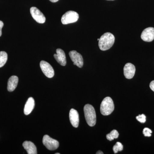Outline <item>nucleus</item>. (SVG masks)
Masks as SVG:
<instances>
[{
  "mask_svg": "<svg viewBox=\"0 0 154 154\" xmlns=\"http://www.w3.org/2000/svg\"><path fill=\"white\" fill-rule=\"evenodd\" d=\"M114 42L115 37L113 34L109 32L104 33L99 38V48L102 51L107 50L113 46Z\"/></svg>",
  "mask_w": 154,
  "mask_h": 154,
  "instance_id": "f257e3e1",
  "label": "nucleus"
},
{
  "mask_svg": "<svg viewBox=\"0 0 154 154\" xmlns=\"http://www.w3.org/2000/svg\"><path fill=\"white\" fill-rule=\"evenodd\" d=\"M84 110L87 123L89 126H94L96 121V111L94 107L90 104H87L84 107Z\"/></svg>",
  "mask_w": 154,
  "mask_h": 154,
  "instance_id": "f03ea898",
  "label": "nucleus"
},
{
  "mask_svg": "<svg viewBox=\"0 0 154 154\" xmlns=\"http://www.w3.org/2000/svg\"><path fill=\"white\" fill-rule=\"evenodd\" d=\"M114 109V103L112 99L110 97H105L102 101L100 106V111L102 115H110Z\"/></svg>",
  "mask_w": 154,
  "mask_h": 154,
  "instance_id": "7ed1b4c3",
  "label": "nucleus"
},
{
  "mask_svg": "<svg viewBox=\"0 0 154 154\" xmlns=\"http://www.w3.org/2000/svg\"><path fill=\"white\" fill-rule=\"evenodd\" d=\"M79 19V15L74 11H69L66 12L61 18V22L63 25L70 24L76 22Z\"/></svg>",
  "mask_w": 154,
  "mask_h": 154,
  "instance_id": "20e7f679",
  "label": "nucleus"
},
{
  "mask_svg": "<svg viewBox=\"0 0 154 154\" xmlns=\"http://www.w3.org/2000/svg\"><path fill=\"white\" fill-rule=\"evenodd\" d=\"M42 143L44 145L50 150H54L59 146V142L50 137L48 135H45L43 137Z\"/></svg>",
  "mask_w": 154,
  "mask_h": 154,
  "instance_id": "39448f33",
  "label": "nucleus"
},
{
  "mask_svg": "<svg viewBox=\"0 0 154 154\" xmlns=\"http://www.w3.org/2000/svg\"><path fill=\"white\" fill-rule=\"evenodd\" d=\"M30 13L33 19L40 24H43L45 22V17L44 14L36 7H32L30 9Z\"/></svg>",
  "mask_w": 154,
  "mask_h": 154,
  "instance_id": "423d86ee",
  "label": "nucleus"
},
{
  "mask_svg": "<svg viewBox=\"0 0 154 154\" xmlns=\"http://www.w3.org/2000/svg\"><path fill=\"white\" fill-rule=\"evenodd\" d=\"M40 66L44 75L48 78H52L54 75V71L51 66L45 61L40 62Z\"/></svg>",
  "mask_w": 154,
  "mask_h": 154,
  "instance_id": "0eeeda50",
  "label": "nucleus"
},
{
  "mask_svg": "<svg viewBox=\"0 0 154 154\" xmlns=\"http://www.w3.org/2000/svg\"><path fill=\"white\" fill-rule=\"evenodd\" d=\"M69 55L74 65L77 66L79 68H82L84 65V61L82 56L76 51H72L69 53Z\"/></svg>",
  "mask_w": 154,
  "mask_h": 154,
  "instance_id": "6e6552de",
  "label": "nucleus"
},
{
  "mask_svg": "<svg viewBox=\"0 0 154 154\" xmlns=\"http://www.w3.org/2000/svg\"><path fill=\"white\" fill-rule=\"evenodd\" d=\"M141 38L147 42L152 41L154 39V28L149 27L146 28L142 33Z\"/></svg>",
  "mask_w": 154,
  "mask_h": 154,
  "instance_id": "1a4fd4ad",
  "label": "nucleus"
},
{
  "mask_svg": "<svg viewBox=\"0 0 154 154\" xmlns=\"http://www.w3.org/2000/svg\"><path fill=\"white\" fill-rule=\"evenodd\" d=\"M135 67L131 63H127L124 67V75L127 79H130L134 76L135 73Z\"/></svg>",
  "mask_w": 154,
  "mask_h": 154,
  "instance_id": "9d476101",
  "label": "nucleus"
},
{
  "mask_svg": "<svg viewBox=\"0 0 154 154\" xmlns=\"http://www.w3.org/2000/svg\"><path fill=\"white\" fill-rule=\"evenodd\" d=\"M56 54L54 55L56 60L61 65L65 66L66 64V60L64 51L60 48H58L56 50Z\"/></svg>",
  "mask_w": 154,
  "mask_h": 154,
  "instance_id": "9b49d317",
  "label": "nucleus"
},
{
  "mask_svg": "<svg viewBox=\"0 0 154 154\" xmlns=\"http://www.w3.org/2000/svg\"><path fill=\"white\" fill-rule=\"evenodd\" d=\"M69 117L72 125L75 128L78 127L79 122V118L78 111L74 109H71L70 110Z\"/></svg>",
  "mask_w": 154,
  "mask_h": 154,
  "instance_id": "f8f14e48",
  "label": "nucleus"
},
{
  "mask_svg": "<svg viewBox=\"0 0 154 154\" xmlns=\"http://www.w3.org/2000/svg\"><path fill=\"white\" fill-rule=\"evenodd\" d=\"M23 147L26 150L28 154H37L36 146L31 141H25L23 143Z\"/></svg>",
  "mask_w": 154,
  "mask_h": 154,
  "instance_id": "ddd939ff",
  "label": "nucleus"
},
{
  "mask_svg": "<svg viewBox=\"0 0 154 154\" xmlns=\"http://www.w3.org/2000/svg\"><path fill=\"white\" fill-rule=\"evenodd\" d=\"M34 106H35V101L34 99L32 97L28 98L24 107V111L25 115H28L30 114L33 110Z\"/></svg>",
  "mask_w": 154,
  "mask_h": 154,
  "instance_id": "4468645a",
  "label": "nucleus"
},
{
  "mask_svg": "<svg viewBox=\"0 0 154 154\" xmlns=\"http://www.w3.org/2000/svg\"><path fill=\"white\" fill-rule=\"evenodd\" d=\"M19 79L17 76L10 77L8 81V90L9 92H13L16 89L18 85Z\"/></svg>",
  "mask_w": 154,
  "mask_h": 154,
  "instance_id": "2eb2a0df",
  "label": "nucleus"
},
{
  "mask_svg": "<svg viewBox=\"0 0 154 154\" xmlns=\"http://www.w3.org/2000/svg\"><path fill=\"white\" fill-rule=\"evenodd\" d=\"M8 60V54L5 51H0V68L5 64Z\"/></svg>",
  "mask_w": 154,
  "mask_h": 154,
  "instance_id": "dca6fc26",
  "label": "nucleus"
},
{
  "mask_svg": "<svg viewBox=\"0 0 154 154\" xmlns=\"http://www.w3.org/2000/svg\"><path fill=\"white\" fill-rule=\"evenodd\" d=\"M119 136V134L116 130H113L110 133L106 135V138L108 140L112 141L114 139L117 138Z\"/></svg>",
  "mask_w": 154,
  "mask_h": 154,
  "instance_id": "f3484780",
  "label": "nucleus"
},
{
  "mask_svg": "<svg viewBox=\"0 0 154 154\" xmlns=\"http://www.w3.org/2000/svg\"><path fill=\"white\" fill-rule=\"evenodd\" d=\"M113 151L114 153L116 154L119 151H122L123 149V146L122 144L120 142L116 143V144L113 146Z\"/></svg>",
  "mask_w": 154,
  "mask_h": 154,
  "instance_id": "a211bd4d",
  "label": "nucleus"
},
{
  "mask_svg": "<svg viewBox=\"0 0 154 154\" xmlns=\"http://www.w3.org/2000/svg\"><path fill=\"white\" fill-rule=\"evenodd\" d=\"M136 119L141 123H144L146 121V116L143 114H142V115H139L138 116H137Z\"/></svg>",
  "mask_w": 154,
  "mask_h": 154,
  "instance_id": "6ab92c4d",
  "label": "nucleus"
},
{
  "mask_svg": "<svg viewBox=\"0 0 154 154\" xmlns=\"http://www.w3.org/2000/svg\"><path fill=\"white\" fill-rule=\"evenodd\" d=\"M152 133V130L150 129L149 128H144L143 134L145 136L149 137L151 136Z\"/></svg>",
  "mask_w": 154,
  "mask_h": 154,
  "instance_id": "aec40b11",
  "label": "nucleus"
},
{
  "mask_svg": "<svg viewBox=\"0 0 154 154\" xmlns=\"http://www.w3.org/2000/svg\"><path fill=\"white\" fill-rule=\"evenodd\" d=\"M4 26V23L2 21H0V36L2 35V28Z\"/></svg>",
  "mask_w": 154,
  "mask_h": 154,
  "instance_id": "412c9836",
  "label": "nucleus"
},
{
  "mask_svg": "<svg viewBox=\"0 0 154 154\" xmlns=\"http://www.w3.org/2000/svg\"><path fill=\"white\" fill-rule=\"evenodd\" d=\"M150 88L151 89L152 91L154 92V81H152L150 83L149 85Z\"/></svg>",
  "mask_w": 154,
  "mask_h": 154,
  "instance_id": "4be33fe9",
  "label": "nucleus"
},
{
  "mask_svg": "<svg viewBox=\"0 0 154 154\" xmlns=\"http://www.w3.org/2000/svg\"><path fill=\"white\" fill-rule=\"evenodd\" d=\"M49 1L51 2L55 3L57 2L59 0H49Z\"/></svg>",
  "mask_w": 154,
  "mask_h": 154,
  "instance_id": "5701e85b",
  "label": "nucleus"
},
{
  "mask_svg": "<svg viewBox=\"0 0 154 154\" xmlns=\"http://www.w3.org/2000/svg\"><path fill=\"white\" fill-rule=\"evenodd\" d=\"M96 154H103V152L102 151H98L96 152Z\"/></svg>",
  "mask_w": 154,
  "mask_h": 154,
  "instance_id": "b1692460",
  "label": "nucleus"
},
{
  "mask_svg": "<svg viewBox=\"0 0 154 154\" xmlns=\"http://www.w3.org/2000/svg\"><path fill=\"white\" fill-rule=\"evenodd\" d=\"M55 154H60L59 153H56Z\"/></svg>",
  "mask_w": 154,
  "mask_h": 154,
  "instance_id": "393cba45",
  "label": "nucleus"
},
{
  "mask_svg": "<svg viewBox=\"0 0 154 154\" xmlns=\"http://www.w3.org/2000/svg\"><path fill=\"white\" fill-rule=\"evenodd\" d=\"M107 1H114V0H107Z\"/></svg>",
  "mask_w": 154,
  "mask_h": 154,
  "instance_id": "a878e982",
  "label": "nucleus"
},
{
  "mask_svg": "<svg viewBox=\"0 0 154 154\" xmlns=\"http://www.w3.org/2000/svg\"><path fill=\"white\" fill-rule=\"evenodd\" d=\"M97 40H98V41H99V38H98V39H97Z\"/></svg>",
  "mask_w": 154,
  "mask_h": 154,
  "instance_id": "bb28decb",
  "label": "nucleus"
}]
</instances>
